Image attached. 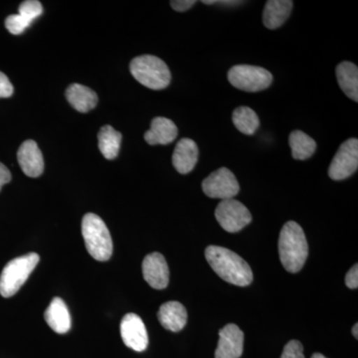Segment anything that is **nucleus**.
<instances>
[{
    "label": "nucleus",
    "mask_w": 358,
    "mask_h": 358,
    "mask_svg": "<svg viewBox=\"0 0 358 358\" xmlns=\"http://www.w3.org/2000/svg\"><path fill=\"white\" fill-rule=\"evenodd\" d=\"M40 257L36 253L18 257L7 264L0 275V294L3 298L14 296L27 281Z\"/></svg>",
    "instance_id": "obj_5"
},
{
    "label": "nucleus",
    "mask_w": 358,
    "mask_h": 358,
    "mask_svg": "<svg viewBox=\"0 0 358 358\" xmlns=\"http://www.w3.org/2000/svg\"><path fill=\"white\" fill-rule=\"evenodd\" d=\"M122 134L113 127L105 126L98 134L99 148L107 159H114L119 155L122 143Z\"/></svg>",
    "instance_id": "obj_22"
},
{
    "label": "nucleus",
    "mask_w": 358,
    "mask_h": 358,
    "mask_svg": "<svg viewBox=\"0 0 358 358\" xmlns=\"http://www.w3.org/2000/svg\"><path fill=\"white\" fill-rule=\"evenodd\" d=\"M293 1L291 0H268L263 13V23L268 29L281 27L291 15Z\"/></svg>",
    "instance_id": "obj_18"
},
{
    "label": "nucleus",
    "mask_w": 358,
    "mask_h": 358,
    "mask_svg": "<svg viewBox=\"0 0 358 358\" xmlns=\"http://www.w3.org/2000/svg\"><path fill=\"white\" fill-rule=\"evenodd\" d=\"M279 254L282 265L293 274L300 272L307 261V238L303 228L294 221H289L282 228L279 238Z\"/></svg>",
    "instance_id": "obj_2"
},
{
    "label": "nucleus",
    "mask_w": 358,
    "mask_h": 358,
    "mask_svg": "<svg viewBox=\"0 0 358 358\" xmlns=\"http://www.w3.org/2000/svg\"><path fill=\"white\" fill-rule=\"evenodd\" d=\"M205 258L214 272L229 284L247 287L253 282V272L249 264L231 250L209 246L205 250Z\"/></svg>",
    "instance_id": "obj_1"
},
{
    "label": "nucleus",
    "mask_w": 358,
    "mask_h": 358,
    "mask_svg": "<svg viewBox=\"0 0 358 358\" xmlns=\"http://www.w3.org/2000/svg\"><path fill=\"white\" fill-rule=\"evenodd\" d=\"M336 79L339 87L350 100L358 102V68L352 62L345 61L336 67Z\"/></svg>",
    "instance_id": "obj_20"
},
{
    "label": "nucleus",
    "mask_w": 358,
    "mask_h": 358,
    "mask_svg": "<svg viewBox=\"0 0 358 358\" xmlns=\"http://www.w3.org/2000/svg\"><path fill=\"white\" fill-rule=\"evenodd\" d=\"M202 190L210 199L226 200L236 196L240 185L230 169L221 167L204 179Z\"/></svg>",
    "instance_id": "obj_8"
},
{
    "label": "nucleus",
    "mask_w": 358,
    "mask_h": 358,
    "mask_svg": "<svg viewBox=\"0 0 358 358\" xmlns=\"http://www.w3.org/2000/svg\"><path fill=\"white\" fill-rule=\"evenodd\" d=\"M358 169V141L350 138L345 141L333 160L329 169V176L334 180H343L350 178Z\"/></svg>",
    "instance_id": "obj_9"
},
{
    "label": "nucleus",
    "mask_w": 358,
    "mask_h": 358,
    "mask_svg": "<svg viewBox=\"0 0 358 358\" xmlns=\"http://www.w3.org/2000/svg\"><path fill=\"white\" fill-rule=\"evenodd\" d=\"M44 319L55 333L63 334L70 331L72 322L67 306L61 298H54L45 310Z\"/></svg>",
    "instance_id": "obj_17"
},
{
    "label": "nucleus",
    "mask_w": 358,
    "mask_h": 358,
    "mask_svg": "<svg viewBox=\"0 0 358 358\" xmlns=\"http://www.w3.org/2000/svg\"><path fill=\"white\" fill-rule=\"evenodd\" d=\"M289 147L294 159L306 160L312 157L317 150V143L301 131H292L289 136Z\"/></svg>",
    "instance_id": "obj_21"
},
{
    "label": "nucleus",
    "mask_w": 358,
    "mask_h": 358,
    "mask_svg": "<svg viewBox=\"0 0 358 358\" xmlns=\"http://www.w3.org/2000/svg\"><path fill=\"white\" fill-rule=\"evenodd\" d=\"M227 77L233 87L250 93L264 91L273 82V75L268 70L252 65L233 66Z\"/></svg>",
    "instance_id": "obj_6"
},
{
    "label": "nucleus",
    "mask_w": 358,
    "mask_h": 358,
    "mask_svg": "<svg viewBox=\"0 0 358 358\" xmlns=\"http://www.w3.org/2000/svg\"><path fill=\"white\" fill-rule=\"evenodd\" d=\"M345 284L348 288L355 289L358 288V266L355 264V266L345 275Z\"/></svg>",
    "instance_id": "obj_28"
},
{
    "label": "nucleus",
    "mask_w": 358,
    "mask_h": 358,
    "mask_svg": "<svg viewBox=\"0 0 358 358\" xmlns=\"http://www.w3.org/2000/svg\"><path fill=\"white\" fill-rule=\"evenodd\" d=\"M18 14L24 17L26 20L32 23L43 13V7L37 0H26L20 4L18 8Z\"/></svg>",
    "instance_id": "obj_24"
},
{
    "label": "nucleus",
    "mask_w": 358,
    "mask_h": 358,
    "mask_svg": "<svg viewBox=\"0 0 358 358\" xmlns=\"http://www.w3.org/2000/svg\"><path fill=\"white\" fill-rule=\"evenodd\" d=\"M312 358H327L324 355H322V353H315L313 355Z\"/></svg>",
    "instance_id": "obj_33"
},
{
    "label": "nucleus",
    "mask_w": 358,
    "mask_h": 358,
    "mask_svg": "<svg viewBox=\"0 0 358 358\" xmlns=\"http://www.w3.org/2000/svg\"><path fill=\"white\" fill-rule=\"evenodd\" d=\"M358 324H355V327H352V336H355V338H358Z\"/></svg>",
    "instance_id": "obj_32"
},
{
    "label": "nucleus",
    "mask_w": 358,
    "mask_h": 358,
    "mask_svg": "<svg viewBox=\"0 0 358 358\" xmlns=\"http://www.w3.org/2000/svg\"><path fill=\"white\" fill-rule=\"evenodd\" d=\"M281 358H305L303 345L298 341H289L285 346Z\"/></svg>",
    "instance_id": "obj_26"
},
{
    "label": "nucleus",
    "mask_w": 358,
    "mask_h": 358,
    "mask_svg": "<svg viewBox=\"0 0 358 358\" xmlns=\"http://www.w3.org/2000/svg\"><path fill=\"white\" fill-rule=\"evenodd\" d=\"M244 334L239 327L229 324L219 331L215 358H240L243 355Z\"/></svg>",
    "instance_id": "obj_11"
},
{
    "label": "nucleus",
    "mask_w": 358,
    "mask_h": 358,
    "mask_svg": "<svg viewBox=\"0 0 358 358\" xmlns=\"http://www.w3.org/2000/svg\"><path fill=\"white\" fill-rule=\"evenodd\" d=\"M199 147L192 138H181L174 148L173 164L181 174L192 173L199 160Z\"/></svg>",
    "instance_id": "obj_14"
},
{
    "label": "nucleus",
    "mask_w": 358,
    "mask_h": 358,
    "mask_svg": "<svg viewBox=\"0 0 358 358\" xmlns=\"http://www.w3.org/2000/svg\"><path fill=\"white\" fill-rule=\"evenodd\" d=\"M11 173L9 169H7L3 164L0 162V190H1L2 186L6 185V183L10 182Z\"/></svg>",
    "instance_id": "obj_30"
},
{
    "label": "nucleus",
    "mask_w": 358,
    "mask_h": 358,
    "mask_svg": "<svg viewBox=\"0 0 358 358\" xmlns=\"http://www.w3.org/2000/svg\"><path fill=\"white\" fill-rule=\"evenodd\" d=\"M143 279L152 288L164 289L169 286V268L166 258L157 252L148 254L143 262Z\"/></svg>",
    "instance_id": "obj_12"
},
{
    "label": "nucleus",
    "mask_w": 358,
    "mask_h": 358,
    "mask_svg": "<svg viewBox=\"0 0 358 358\" xmlns=\"http://www.w3.org/2000/svg\"><path fill=\"white\" fill-rule=\"evenodd\" d=\"M121 336L124 345L134 352L147 350L148 336L143 320L136 313H127L121 322Z\"/></svg>",
    "instance_id": "obj_10"
},
{
    "label": "nucleus",
    "mask_w": 358,
    "mask_h": 358,
    "mask_svg": "<svg viewBox=\"0 0 358 358\" xmlns=\"http://www.w3.org/2000/svg\"><path fill=\"white\" fill-rule=\"evenodd\" d=\"M31 23L20 14H11L6 20V27L11 34L20 35L29 27Z\"/></svg>",
    "instance_id": "obj_25"
},
{
    "label": "nucleus",
    "mask_w": 358,
    "mask_h": 358,
    "mask_svg": "<svg viewBox=\"0 0 358 358\" xmlns=\"http://www.w3.org/2000/svg\"><path fill=\"white\" fill-rule=\"evenodd\" d=\"M157 317L164 329L178 333L186 326L187 312L185 306L179 301H167L159 308Z\"/></svg>",
    "instance_id": "obj_16"
},
{
    "label": "nucleus",
    "mask_w": 358,
    "mask_h": 358,
    "mask_svg": "<svg viewBox=\"0 0 358 358\" xmlns=\"http://www.w3.org/2000/svg\"><path fill=\"white\" fill-rule=\"evenodd\" d=\"M215 217L221 227L229 233L239 232L252 222L249 209L234 199L222 200L216 208Z\"/></svg>",
    "instance_id": "obj_7"
},
{
    "label": "nucleus",
    "mask_w": 358,
    "mask_h": 358,
    "mask_svg": "<svg viewBox=\"0 0 358 358\" xmlns=\"http://www.w3.org/2000/svg\"><path fill=\"white\" fill-rule=\"evenodd\" d=\"M232 121L240 133L252 136L260 127V120L255 110L249 107H239L234 110Z\"/></svg>",
    "instance_id": "obj_23"
},
{
    "label": "nucleus",
    "mask_w": 358,
    "mask_h": 358,
    "mask_svg": "<svg viewBox=\"0 0 358 358\" xmlns=\"http://www.w3.org/2000/svg\"><path fill=\"white\" fill-rule=\"evenodd\" d=\"M13 84L9 81L6 74L0 72V98H9L13 94Z\"/></svg>",
    "instance_id": "obj_27"
},
{
    "label": "nucleus",
    "mask_w": 358,
    "mask_h": 358,
    "mask_svg": "<svg viewBox=\"0 0 358 358\" xmlns=\"http://www.w3.org/2000/svg\"><path fill=\"white\" fill-rule=\"evenodd\" d=\"M178 127L167 117H155L150 129L145 134V140L148 145H169L178 138Z\"/></svg>",
    "instance_id": "obj_15"
},
{
    "label": "nucleus",
    "mask_w": 358,
    "mask_h": 358,
    "mask_svg": "<svg viewBox=\"0 0 358 358\" xmlns=\"http://www.w3.org/2000/svg\"><path fill=\"white\" fill-rule=\"evenodd\" d=\"M18 164L29 178H38L43 173L44 159L36 141H25L17 152Z\"/></svg>",
    "instance_id": "obj_13"
},
{
    "label": "nucleus",
    "mask_w": 358,
    "mask_h": 358,
    "mask_svg": "<svg viewBox=\"0 0 358 358\" xmlns=\"http://www.w3.org/2000/svg\"><path fill=\"white\" fill-rule=\"evenodd\" d=\"M129 70L134 79L148 89L159 91L171 84V71L157 56L143 55L133 59Z\"/></svg>",
    "instance_id": "obj_4"
},
{
    "label": "nucleus",
    "mask_w": 358,
    "mask_h": 358,
    "mask_svg": "<svg viewBox=\"0 0 358 358\" xmlns=\"http://www.w3.org/2000/svg\"><path fill=\"white\" fill-rule=\"evenodd\" d=\"M82 235L90 255L101 262L110 260L113 254L112 237L102 218L87 213L82 220Z\"/></svg>",
    "instance_id": "obj_3"
},
{
    "label": "nucleus",
    "mask_w": 358,
    "mask_h": 358,
    "mask_svg": "<svg viewBox=\"0 0 358 358\" xmlns=\"http://www.w3.org/2000/svg\"><path fill=\"white\" fill-rule=\"evenodd\" d=\"M204 4H207V6H211V4L217 3L219 6H239V4L242 3V1H234V0H228V1H214V0H204Z\"/></svg>",
    "instance_id": "obj_31"
},
{
    "label": "nucleus",
    "mask_w": 358,
    "mask_h": 358,
    "mask_svg": "<svg viewBox=\"0 0 358 358\" xmlns=\"http://www.w3.org/2000/svg\"><path fill=\"white\" fill-rule=\"evenodd\" d=\"M196 3L195 0H173L171 1V6L174 10L178 13H183V11L188 10L192 8L194 4Z\"/></svg>",
    "instance_id": "obj_29"
},
{
    "label": "nucleus",
    "mask_w": 358,
    "mask_h": 358,
    "mask_svg": "<svg viewBox=\"0 0 358 358\" xmlns=\"http://www.w3.org/2000/svg\"><path fill=\"white\" fill-rule=\"evenodd\" d=\"M68 102L80 113H88L98 103V96L93 90L81 84H72L66 91Z\"/></svg>",
    "instance_id": "obj_19"
}]
</instances>
